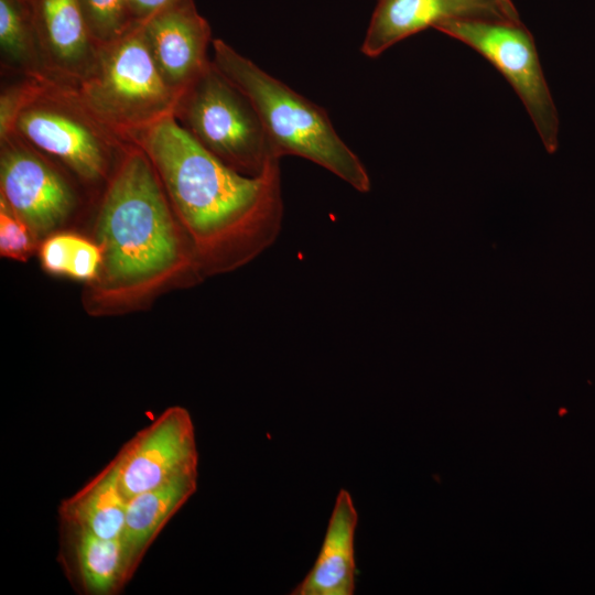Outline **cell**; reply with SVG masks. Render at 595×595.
<instances>
[{
	"instance_id": "5bb4252c",
	"label": "cell",
	"mask_w": 595,
	"mask_h": 595,
	"mask_svg": "<svg viewBox=\"0 0 595 595\" xmlns=\"http://www.w3.org/2000/svg\"><path fill=\"white\" fill-rule=\"evenodd\" d=\"M358 513L350 494L340 489L317 558L291 595H353L356 583L355 532Z\"/></svg>"
},
{
	"instance_id": "7a4b0ae2",
	"label": "cell",
	"mask_w": 595,
	"mask_h": 595,
	"mask_svg": "<svg viewBox=\"0 0 595 595\" xmlns=\"http://www.w3.org/2000/svg\"><path fill=\"white\" fill-rule=\"evenodd\" d=\"M95 241L102 261L82 295L91 316L144 310L204 279L152 162L136 144L123 151L105 185Z\"/></svg>"
},
{
	"instance_id": "7c38bea8",
	"label": "cell",
	"mask_w": 595,
	"mask_h": 595,
	"mask_svg": "<svg viewBox=\"0 0 595 595\" xmlns=\"http://www.w3.org/2000/svg\"><path fill=\"white\" fill-rule=\"evenodd\" d=\"M46 75L75 84L93 67L98 46L91 39L79 0H29Z\"/></svg>"
},
{
	"instance_id": "277c9868",
	"label": "cell",
	"mask_w": 595,
	"mask_h": 595,
	"mask_svg": "<svg viewBox=\"0 0 595 595\" xmlns=\"http://www.w3.org/2000/svg\"><path fill=\"white\" fill-rule=\"evenodd\" d=\"M12 133L93 185H106L131 144L101 125L72 85L48 76L25 77L20 83Z\"/></svg>"
},
{
	"instance_id": "ac0fdd59",
	"label": "cell",
	"mask_w": 595,
	"mask_h": 595,
	"mask_svg": "<svg viewBox=\"0 0 595 595\" xmlns=\"http://www.w3.org/2000/svg\"><path fill=\"white\" fill-rule=\"evenodd\" d=\"M79 3L88 32L98 47L139 25L133 21L127 0H79Z\"/></svg>"
},
{
	"instance_id": "3957f363",
	"label": "cell",
	"mask_w": 595,
	"mask_h": 595,
	"mask_svg": "<svg viewBox=\"0 0 595 595\" xmlns=\"http://www.w3.org/2000/svg\"><path fill=\"white\" fill-rule=\"evenodd\" d=\"M213 64L251 102L279 158L295 155L326 169L360 193L370 178L342 140L326 111L220 39L213 40Z\"/></svg>"
},
{
	"instance_id": "ba28073f",
	"label": "cell",
	"mask_w": 595,
	"mask_h": 595,
	"mask_svg": "<svg viewBox=\"0 0 595 595\" xmlns=\"http://www.w3.org/2000/svg\"><path fill=\"white\" fill-rule=\"evenodd\" d=\"M0 198L36 239L57 231L72 216L76 197L47 156L15 134L0 140Z\"/></svg>"
},
{
	"instance_id": "e0dca14e",
	"label": "cell",
	"mask_w": 595,
	"mask_h": 595,
	"mask_svg": "<svg viewBox=\"0 0 595 595\" xmlns=\"http://www.w3.org/2000/svg\"><path fill=\"white\" fill-rule=\"evenodd\" d=\"M0 50L4 63L24 77L47 76L29 0H0Z\"/></svg>"
},
{
	"instance_id": "ffe728a7",
	"label": "cell",
	"mask_w": 595,
	"mask_h": 595,
	"mask_svg": "<svg viewBox=\"0 0 595 595\" xmlns=\"http://www.w3.org/2000/svg\"><path fill=\"white\" fill-rule=\"evenodd\" d=\"M101 261L102 253L98 244L75 234L68 277L88 283L97 277Z\"/></svg>"
},
{
	"instance_id": "44dd1931",
	"label": "cell",
	"mask_w": 595,
	"mask_h": 595,
	"mask_svg": "<svg viewBox=\"0 0 595 595\" xmlns=\"http://www.w3.org/2000/svg\"><path fill=\"white\" fill-rule=\"evenodd\" d=\"M74 235L56 231L43 239L39 253L41 264L46 272L68 275Z\"/></svg>"
},
{
	"instance_id": "9c48e42d",
	"label": "cell",
	"mask_w": 595,
	"mask_h": 595,
	"mask_svg": "<svg viewBox=\"0 0 595 595\" xmlns=\"http://www.w3.org/2000/svg\"><path fill=\"white\" fill-rule=\"evenodd\" d=\"M123 496L132 497L172 479L198 473V451L192 415L171 405L139 430L117 453Z\"/></svg>"
},
{
	"instance_id": "30bf717a",
	"label": "cell",
	"mask_w": 595,
	"mask_h": 595,
	"mask_svg": "<svg viewBox=\"0 0 595 595\" xmlns=\"http://www.w3.org/2000/svg\"><path fill=\"white\" fill-rule=\"evenodd\" d=\"M141 26L158 68L178 93L183 94L210 65V28L193 0L162 10Z\"/></svg>"
},
{
	"instance_id": "d6986e66",
	"label": "cell",
	"mask_w": 595,
	"mask_h": 595,
	"mask_svg": "<svg viewBox=\"0 0 595 595\" xmlns=\"http://www.w3.org/2000/svg\"><path fill=\"white\" fill-rule=\"evenodd\" d=\"M36 237L0 198V255L3 258L26 262L36 247Z\"/></svg>"
},
{
	"instance_id": "5b68a950",
	"label": "cell",
	"mask_w": 595,
	"mask_h": 595,
	"mask_svg": "<svg viewBox=\"0 0 595 595\" xmlns=\"http://www.w3.org/2000/svg\"><path fill=\"white\" fill-rule=\"evenodd\" d=\"M72 86L101 125L131 144L138 133L174 115L182 95L162 76L141 24L99 46L88 74Z\"/></svg>"
},
{
	"instance_id": "8fae6325",
	"label": "cell",
	"mask_w": 595,
	"mask_h": 595,
	"mask_svg": "<svg viewBox=\"0 0 595 595\" xmlns=\"http://www.w3.org/2000/svg\"><path fill=\"white\" fill-rule=\"evenodd\" d=\"M463 18L520 22L499 0H378L360 50L378 57L410 35Z\"/></svg>"
},
{
	"instance_id": "52a82bcc",
	"label": "cell",
	"mask_w": 595,
	"mask_h": 595,
	"mask_svg": "<svg viewBox=\"0 0 595 595\" xmlns=\"http://www.w3.org/2000/svg\"><path fill=\"white\" fill-rule=\"evenodd\" d=\"M434 29L465 43L504 75L524 105L544 149L555 153L559 115L529 30L521 22L485 18L451 19Z\"/></svg>"
},
{
	"instance_id": "603a6c76",
	"label": "cell",
	"mask_w": 595,
	"mask_h": 595,
	"mask_svg": "<svg viewBox=\"0 0 595 595\" xmlns=\"http://www.w3.org/2000/svg\"><path fill=\"white\" fill-rule=\"evenodd\" d=\"M506 8L507 10L513 14L515 17L519 18V13L517 11V9L515 8L513 3L511 0H499Z\"/></svg>"
},
{
	"instance_id": "2e32d148",
	"label": "cell",
	"mask_w": 595,
	"mask_h": 595,
	"mask_svg": "<svg viewBox=\"0 0 595 595\" xmlns=\"http://www.w3.org/2000/svg\"><path fill=\"white\" fill-rule=\"evenodd\" d=\"M128 500L115 456L98 474L58 506L60 522L87 529L104 539H120Z\"/></svg>"
},
{
	"instance_id": "7402d4cb",
	"label": "cell",
	"mask_w": 595,
	"mask_h": 595,
	"mask_svg": "<svg viewBox=\"0 0 595 595\" xmlns=\"http://www.w3.org/2000/svg\"><path fill=\"white\" fill-rule=\"evenodd\" d=\"M136 24H142L154 14L183 0H127Z\"/></svg>"
},
{
	"instance_id": "9a60e30c",
	"label": "cell",
	"mask_w": 595,
	"mask_h": 595,
	"mask_svg": "<svg viewBox=\"0 0 595 595\" xmlns=\"http://www.w3.org/2000/svg\"><path fill=\"white\" fill-rule=\"evenodd\" d=\"M197 479L198 473H191L128 501L120 542L129 582L163 528L196 493Z\"/></svg>"
},
{
	"instance_id": "8992f818",
	"label": "cell",
	"mask_w": 595,
	"mask_h": 595,
	"mask_svg": "<svg viewBox=\"0 0 595 595\" xmlns=\"http://www.w3.org/2000/svg\"><path fill=\"white\" fill-rule=\"evenodd\" d=\"M174 116L205 149L242 174L258 175L279 158L251 102L213 62L183 91Z\"/></svg>"
},
{
	"instance_id": "6da1fadb",
	"label": "cell",
	"mask_w": 595,
	"mask_h": 595,
	"mask_svg": "<svg viewBox=\"0 0 595 595\" xmlns=\"http://www.w3.org/2000/svg\"><path fill=\"white\" fill-rule=\"evenodd\" d=\"M132 143L152 162L204 278L236 271L275 242L283 221L279 158L258 175L242 174L197 142L174 115Z\"/></svg>"
},
{
	"instance_id": "4fadbf2b",
	"label": "cell",
	"mask_w": 595,
	"mask_h": 595,
	"mask_svg": "<svg viewBox=\"0 0 595 595\" xmlns=\"http://www.w3.org/2000/svg\"><path fill=\"white\" fill-rule=\"evenodd\" d=\"M57 560L73 588L84 595H116L129 583L120 539L60 522Z\"/></svg>"
}]
</instances>
